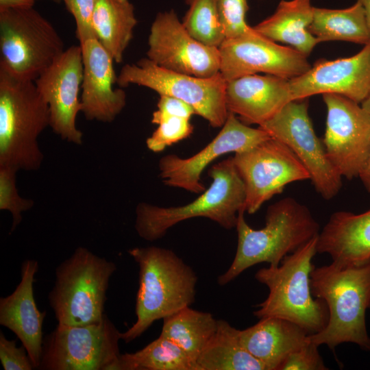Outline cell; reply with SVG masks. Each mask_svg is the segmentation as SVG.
<instances>
[{
	"mask_svg": "<svg viewBox=\"0 0 370 370\" xmlns=\"http://www.w3.org/2000/svg\"><path fill=\"white\" fill-rule=\"evenodd\" d=\"M313 297L323 299L329 320L321 332L308 335L318 346L327 345L332 352L343 343H352L370 351V336L366 312L370 308V260L358 264L314 267L310 274Z\"/></svg>",
	"mask_w": 370,
	"mask_h": 370,
	"instance_id": "obj_1",
	"label": "cell"
},
{
	"mask_svg": "<svg viewBox=\"0 0 370 370\" xmlns=\"http://www.w3.org/2000/svg\"><path fill=\"white\" fill-rule=\"evenodd\" d=\"M245 210L238 215L236 229L237 249L234 260L217 279L224 286L248 268L262 262L280 265L287 255L316 237L319 225L308 208L293 197H286L270 205L265 225L255 230L245 219Z\"/></svg>",
	"mask_w": 370,
	"mask_h": 370,
	"instance_id": "obj_2",
	"label": "cell"
},
{
	"mask_svg": "<svg viewBox=\"0 0 370 370\" xmlns=\"http://www.w3.org/2000/svg\"><path fill=\"white\" fill-rule=\"evenodd\" d=\"M139 267L135 312L136 321L121 339L130 343L154 321L190 306L195 299L197 276L174 251L156 246L128 250Z\"/></svg>",
	"mask_w": 370,
	"mask_h": 370,
	"instance_id": "obj_3",
	"label": "cell"
},
{
	"mask_svg": "<svg viewBox=\"0 0 370 370\" xmlns=\"http://www.w3.org/2000/svg\"><path fill=\"white\" fill-rule=\"evenodd\" d=\"M317 237L285 256L280 265H269L256 273V280L267 286L269 295L257 305L258 308L253 312L255 317L286 319L301 326L309 335L326 327L329 320L327 304L313 297L310 285Z\"/></svg>",
	"mask_w": 370,
	"mask_h": 370,
	"instance_id": "obj_4",
	"label": "cell"
},
{
	"mask_svg": "<svg viewBox=\"0 0 370 370\" xmlns=\"http://www.w3.org/2000/svg\"><path fill=\"white\" fill-rule=\"evenodd\" d=\"M50 127L48 104L34 81L0 67V166L37 171L44 156L38 138Z\"/></svg>",
	"mask_w": 370,
	"mask_h": 370,
	"instance_id": "obj_5",
	"label": "cell"
},
{
	"mask_svg": "<svg viewBox=\"0 0 370 370\" xmlns=\"http://www.w3.org/2000/svg\"><path fill=\"white\" fill-rule=\"evenodd\" d=\"M210 186L193 201L179 206L162 207L140 202L136 208L135 229L147 241L162 238L173 226L187 219L204 217L231 230L245 210V188L232 157L214 164L208 171Z\"/></svg>",
	"mask_w": 370,
	"mask_h": 370,
	"instance_id": "obj_6",
	"label": "cell"
},
{
	"mask_svg": "<svg viewBox=\"0 0 370 370\" xmlns=\"http://www.w3.org/2000/svg\"><path fill=\"white\" fill-rule=\"evenodd\" d=\"M116 264L87 248L78 247L56 269L48 295L58 324L73 326L102 321L110 277Z\"/></svg>",
	"mask_w": 370,
	"mask_h": 370,
	"instance_id": "obj_7",
	"label": "cell"
},
{
	"mask_svg": "<svg viewBox=\"0 0 370 370\" xmlns=\"http://www.w3.org/2000/svg\"><path fill=\"white\" fill-rule=\"evenodd\" d=\"M53 25L34 8L0 10V67L35 81L64 51Z\"/></svg>",
	"mask_w": 370,
	"mask_h": 370,
	"instance_id": "obj_8",
	"label": "cell"
},
{
	"mask_svg": "<svg viewBox=\"0 0 370 370\" xmlns=\"http://www.w3.org/2000/svg\"><path fill=\"white\" fill-rule=\"evenodd\" d=\"M121 88L134 84L153 90L160 96L180 99L213 127H221L228 110L225 102L226 81L219 73L199 77L165 69L147 58L124 65L116 79Z\"/></svg>",
	"mask_w": 370,
	"mask_h": 370,
	"instance_id": "obj_9",
	"label": "cell"
},
{
	"mask_svg": "<svg viewBox=\"0 0 370 370\" xmlns=\"http://www.w3.org/2000/svg\"><path fill=\"white\" fill-rule=\"evenodd\" d=\"M121 332L106 314L98 323L58 324L45 338L39 369L114 370Z\"/></svg>",
	"mask_w": 370,
	"mask_h": 370,
	"instance_id": "obj_10",
	"label": "cell"
},
{
	"mask_svg": "<svg viewBox=\"0 0 370 370\" xmlns=\"http://www.w3.org/2000/svg\"><path fill=\"white\" fill-rule=\"evenodd\" d=\"M258 127L294 153L323 199L329 200L337 195L342 186V177L330 162L322 140L314 132L306 99L290 101Z\"/></svg>",
	"mask_w": 370,
	"mask_h": 370,
	"instance_id": "obj_11",
	"label": "cell"
},
{
	"mask_svg": "<svg viewBox=\"0 0 370 370\" xmlns=\"http://www.w3.org/2000/svg\"><path fill=\"white\" fill-rule=\"evenodd\" d=\"M234 164L245 188V210L249 214L289 184L310 180L294 153L283 143L270 138L254 147L235 153Z\"/></svg>",
	"mask_w": 370,
	"mask_h": 370,
	"instance_id": "obj_12",
	"label": "cell"
},
{
	"mask_svg": "<svg viewBox=\"0 0 370 370\" xmlns=\"http://www.w3.org/2000/svg\"><path fill=\"white\" fill-rule=\"evenodd\" d=\"M327 110L322 140L332 164L347 180L358 176L370 151V114L340 95H322Z\"/></svg>",
	"mask_w": 370,
	"mask_h": 370,
	"instance_id": "obj_13",
	"label": "cell"
},
{
	"mask_svg": "<svg viewBox=\"0 0 370 370\" xmlns=\"http://www.w3.org/2000/svg\"><path fill=\"white\" fill-rule=\"evenodd\" d=\"M219 49L220 74L226 82L259 73L291 79L312 66L308 56L263 36L253 27L239 37L225 40Z\"/></svg>",
	"mask_w": 370,
	"mask_h": 370,
	"instance_id": "obj_14",
	"label": "cell"
},
{
	"mask_svg": "<svg viewBox=\"0 0 370 370\" xmlns=\"http://www.w3.org/2000/svg\"><path fill=\"white\" fill-rule=\"evenodd\" d=\"M147 58L165 69L199 77L220 73L219 48L193 38L173 10L157 14L148 37Z\"/></svg>",
	"mask_w": 370,
	"mask_h": 370,
	"instance_id": "obj_15",
	"label": "cell"
},
{
	"mask_svg": "<svg viewBox=\"0 0 370 370\" xmlns=\"http://www.w3.org/2000/svg\"><path fill=\"white\" fill-rule=\"evenodd\" d=\"M221 127L204 148L190 157L182 158L175 154L162 157L158 168L162 182L170 187L201 194L206 190L201 175L211 162L228 153L249 150L271 138L264 130L249 127L230 112Z\"/></svg>",
	"mask_w": 370,
	"mask_h": 370,
	"instance_id": "obj_16",
	"label": "cell"
},
{
	"mask_svg": "<svg viewBox=\"0 0 370 370\" xmlns=\"http://www.w3.org/2000/svg\"><path fill=\"white\" fill-rule=\"evenodd\" d=\"M83 79V60L80 45L66 49L34 81L50 112V127L62 140L75 145L82 143L83 134L77 127L81 112L79 95Z\"/></svg>",
	"mask_w": 370,
	"mask_h": 370,
	"instance_id": "obj_17",
	"label": "cell"
},
{
	"mask_svg": "<svg viewBox=\"0 0 370 370\" xmlns=\"http://www.w3.org/2000/svg\"><path fill=\"white\" fill-rule=\"evenodd\" d=\"M289 84L293 100L334 93L361 103L370 91V42L351 57L318 60Z\"/></svg>",
	"mask_w": 370,
	"mask_h": 370,
	"instance_id": "obj_18",
	"label": "cell"
},
{
	"mask_svg": "<svg viewBox=\"0 0 370 370\" xmlns=\"http://www.w3.org/2000/svg\"><path fill=\"white\" fill-rule=\"evenodd\" d=\"M83 60L81 112L88 121L111 123L126 104L121 88H114L117 77L114 60L97 38L79 45Z\"/></svg>",
	"mask_w": 370,
	"mask_h": 370,
	"instance_id": "obj_19",
	"label": "cell"
},
{
	"mask_svg": "<svg viewBox=\"0 0 370 370\" xmlns=\"http://www.w3.org/2000/svg\"><path fill=\"white\" fill-rule=\"evenodd\" d=\"M293 101L289 79L273 75H249L226 82L228 112L247 125L258 126Z\"/></svg>",
	"mask_w": 370,
	"mask_h": 370,
	"instance_id": "obj_20",
	"label": "cell"
},
{
	"mask_svg": "<svg viewBox=\"0 0 370 370\" xmlns=\"http://www.w3.org/2000/svg\"><path fill=\"white\" fill-rule=\"evenodd\" d=\"M38 269L36 260H25L21 264L20 283L10 295L0 298V324L16 334L36 369L40 362L46 316L45 311L38 310L34 296L33 284Z\"/></svg>",
	"mask_w": 370,
	"mask_h": 370,
	"instance_id": "obj_21",
	"label": "cell"
},
{
	"mask_svg": "<svg viewBox=\"0 0 370 370\" xmlns=\"http://www.w3.org/2000/svg\"><path fill=\"white\" fill-rule=\"evenodd\" d=\"M317 251L330 255L341 264H358L370 260V209L354 214H332L317 237Z\"/></svg>",
	"mask_w": 370,
	"mask_h": 370,
	"instance_id": "obj_22",
	"label": "cell"
},
{
	"mask_svg": "<svg viewBox=\"0 0 370 370\" xmlns=\"http://www.w3.org/2000/svg\"><path fill=\"white\" fill-rule=\"evenodd\" d=\"M308 335L299 325L275 317L240 330L242 345L267 370H279L291 353L309 341Z\"/></svg>",
	"mask_w": 370,
	"mask_h": 370,
	"instance_id": "obj_23",
	"label": "cell"
},
{
	"mask_svg": "<svg viewBox=\"0 0 370 370\" xmlns=\"http://www.w3.org/2000/svg\"><path fill=\"white\" fill-rule=\"evenodd\" d=\"M313 8L311 0H282L272 15L253 28L263 36L289 45L308 56L319 42L308 30Z\"/></svg>",
	"mask_w": 370,
	"mask_h": 370,
	"instance_id": "obj_24",
	"label": "cell"
},
{
	"mask_svg": "<svg viewBox=\"0 0 370 370\" xmlns=\"http://www.w3.org/2000/svg\"><path fill=\"white\" fill-rule=\"evenodd\" d=\"M137 24L134 7L130 0H97L92 26L96 38L121 63Z\"/></svg>",
	"mask_w": 370,
	"mask_h": 370,
	"instance_id": "obj_25",
	"label": "cell"
},
{
	"mask_svg": "<svg viewBox=\"0 0 370 370\" xmlns=\"http://www.w3.org/2000/svg\"><path fill=\"white\" fill-rule=\"evenodd\" d=\"M199 370H267L242 345L240 330L223 319L197 360Z\"/></svg>",
	"mask_w": 370,
	"mask_h": 370,
	"instance_id": "obj_26",
	"label": "cell"
},
{
	"mask_svg": "<svg viewBox=\"0 0 370 370\" xmlns=\"http://www.w3.org/2000/svg\"><path fill=\"white\" fill-rule=\"evenodd\" d=\"M308 30L319 42L347 41L365 45L370 42L365 10L358 1L344 9L314 7Z\"/></svg>",
	"mask_w": 370,
	"mask_h": 370,
	"instance_id": "obj_27",
	"label": "cell"
},
{
	"mask_svg": "<svg viewBox=\"0 0 370 370\" xmlns=\"http://www.w3.org/2000/svg\"><path fill=\"white\" fill-rule=\"evenodd\" d=\"M217 319L208 312L184 308L163 319L160 335L178 345L194 362L214 334Z\"/></svg>",
	"mask_w": 370,
	"mask_h": 370,
	"instance_id": "obj_28",
	"label": "cell"
},
{
	"mask_svg": "<svg viewBox=\"0 0 370 370\" xmlns=\"http://www.w3.org/2000/svg\"><path fill=\"white\" fill-rule=\"evenodd\" d=\"M114 370H199L197 362L161 335L134 353L121 354Z\"/></svg>",
	"mask_w": 370,
	"mask_h": 370,
	"instance_id": "obj_29",
	"label": "cell"
},
{
	"mask_svg": "<svg viewBox=\"0 0 370 370\" xmlns=\"http://www.w3.org/2000/svg\"><path fill=\"white\" fill-rule=\"evenodd\" d=\"M188 10L182 23L200 42L219 48L225 40L216 0H184Z\"/></svg>",
	"mask_w": 370,
	"mask_h": 370,
	"instance_id": "obj_30",
	"label": "cell"
},
{
	"mask_svg": "<svg viewBox=\"0 0 370 370\" xmlns=\"http://www.w3.org/2000/svg\"><path fill=\"white\" fill-rule=\"evenodd\" d=\"M152 123L158 127L146 140V145L154 153L162 151L166 147L186 139L193 132L190 119L183 117L166 116Z\"/></svg>",
	"mask_w": 370,
	"mask_h": 370,
	"instance_id": "obj_31",
	"label": "cell"
},
{
	"mask_svg": "<svg viewBox=\"0 0 370 370\" xmlns=\"http://www.w3.org/2000/svg\"><path fill=\"white\" fill-rule=\"evenodd\" d=\"M14 169L0 166V210L9 211L12 217L10 232L21 223L22 212L31 209L34 201L21 197L16 188Z\"/></svg>",
	"mask_w": 370,
	"mask_h": 370,
	"instance_id": "obj_32",
	"label": "cell"
},
{
	"mask_svg": "<svg viewBox=\"0 0 370 370\" xmlns=\"http://www.w3.org/2000/svg\"><path fill=\"white\" fill-rule=\"evenodd\" d=\"M225 40L241 36L250 28L246 21L247 0H216Z\"/></svg>",
	"mask_w": 370,
	"mask_h": 370,
	"instance_id": "obj_33",
	"label": "cell"
},
{
	"mask_svg": "<svg viewBox=\"0 0 370 370\" xmlns=\"http://www.w3.org/2000/svg\"><path fill=\"white\" fill-rule=\"evenodd\" d=\"M73 15L76 23V36L79 45L96 38L92 18L97 0H61Z\"/></svg>",
	"mask_w": 370,
	"mask_h": 370,
	"instance_id": "obj_34",
	"label": "cell"
},
{
	"mask_svg": "<svg viewBox=\"0 0 370 370\" xmlns=\"http://www.w3.org/2000/svg\"><path fill=\"white\" fill-rule=\"evenodd\" d=\"M319 346L309 340L291 353L279 370H328L318 350Z\"/></svg>",
	"mask_w": 370,
	"mask_h": 370,
	"instance_id": "obj_35",
	"label": "cell"
},
{
	"mask_svg": "<svg viewBox=\"0 0 370 370\" xmlns=\"http://www.w3.org/2000/svg\"><path fill=\"white\" fill-rule=\"evenodd\" d=\"M16 340H8L0 332V360L4 370H32L34 367L23 345L18 347Z\"/></svg>",
	"mask_w": 370,
	"mask_h": 370,
	"instance_id": "obj_36",
	"label": "cell"
},
{
	"mask_svg": "<svg viewBox=\"0 0 370 370\" xmlns=\"http://www.w3.org/2000/svg\"><path fill=\"white\" fill-rule=\"evenodd\" d=\"M195 114L194 109L187 103L169 96H160L157 110L153 112L151 123L166 116H179L191 119Z\"/></svg>",
	"mask_w": 370,
	"mask_h": 370,
	"instance_id": "obj_37",
	"label": "cell"
},
{
	"mask_svg": "<svg viewBox=\"0 0 370 370\" xmlns=\"http://www.w3.org/2000/svg\"><path fill=\"white\" fill-rule=\"evenodd\" d=\"M36 0H0V10L33 8Z\"/></svg>",
	"mask_w": 370,
	"mask_h": 370,
	"instance_id": "obj_38",
	"label": "cell"
},
{
	"mask_svg": "<svg viewBox=\"0 0 370 370\" xmlns=\"http://www.w3.org/2000/svg\"><path fill=\"white\" fill-rule=\"evenodd\" d=\"M358 177L360 179L367 190L370 193V151Z\"/></svg>",
	"mask_w": 370,
	"mask_h": 370,
	"instance_id": "obj_39",
	"label": "cell"
},
{
	"mask_svg": "<svg viewBox=\"0 0 370 370\" xmlns=\"http://www.w3.org/2000/svg\"><path fill=\"white\" fill-rule=\"evenodd\" d=\"M364 8L367 26L370 30V0H356Z\"/></svg>",
	"mask_w": 370,
	"mask_h": 370,
	"instance_id": "obj_40",
	"label": "cell"
},
{
	"mask_svg": "<svg viewBox=\"0 0 370 370\" xmlns=\"http://www.w3.org/2000/svg\"><path fill=\"white\" fill-rule=\"evenodd\" d=\"M361 106L369 114H370V91L365 99L361 103Z\"/></svg>",
	"mask_w": 370,
	"mask_h": 370,
	"instance_id": "obj_41",
	"label": "cell"
},
{
	"mask_svg": "<svg viewBox=\"0 0 370 370\" xmlns=\"http://www.w3.org/2000/svg\"><path fill=\"white\" fill-rule=\"evenodd\" d=\"M53 1L59 2V1H60L61 0H53Z\"/></svg>",
	"mask_w": 370,
	"mask_h": 370,
	"instance_id": "obj_42",
	"label": "cell"
}]
</instances>
